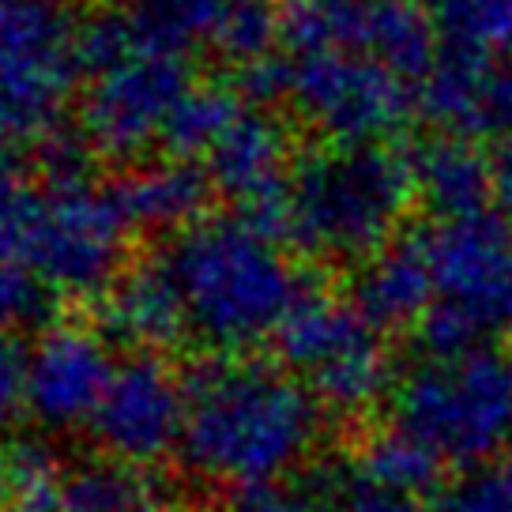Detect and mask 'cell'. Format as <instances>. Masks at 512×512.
<instances>
[{"label": "cell", "mask_w": 512, "mask_h": 512, "mask_svg": "<svg viewBox=\"0 0 512 512\" xmlns=\"http://www.w3.org/2000/svg\"><path fill=\"white\" fill-rule=\"evenodd\" d=\"M185 464L219 486L283 482L320 437V400L290 369L238 354L211 358L185 381Z\"/></svg>", "instance_id": "6da1fadb"}, {"label": "cell", "mask_w": 512, "mask_h": 512, "mask_svg": "<svg viewBox=\"0 0 512 512\" xmlns=\"http://www.w3.org/2000/svg\"><path fill=\"white\" fill-rule=\"evenodd\" d=\"M170 268L185 298L189 332L219 354L275 339L313 287L268 226L245 215H215L181 230Z\"/></svg>", "instance_id": "7a4b0ae2"}, {"label": "cell", "mask_w": 512, "mask_h": 512, "mask_svg": "<svg viewBox=\"0 0 512 512\" xmlns=\"http://www.w3.org/2000/svg\"><path fill=\"white\" fill-rule=\"evenodd\" d=\"M418 196L411 159L381 144L317 147L294 162L283 234L320 260H369Z\"/></svg>", "instance_id": "3957f363"}, {"label": "cell", "mask_w": 512, "mask_h": 512, "mask_svg": "<svg viewBox=\"0 0 512 512\" xmlns=\"http://www.w3.org/2000/svg\"><path fill=\"white\" fill-rule=\"evenodd\" d=\"M80 61L91 76L83 132L102 159L132 162L162 144L177 102L196 87L189 53L155 42L136 8L110 12L80 31Z\"/></svg>", "instance_id": "277c9868"}, {"label": "cell", "mask_w": 512, "mask_h": 512, "mask_svg": "<svg viewBox=\"0 0 512 512\" xmlns=\"http://www.w3.org/2000/svg\"><path fill=\"white\" fill-rule=\"evenodd\" d=\"M128 215L113 189L87 177L49 181L27 189L0 215V245L31 268L57 294H102L125 272Z\"/></svg>", "instance_id": "5b68a950"}, {"label": "cell", "mask_w": 512, "mask_h": 512, "mask_svg": "<svg viewBox=\"0 0 512 512\" xmlns=\"http://www.w3.org/2000/svg\"><path fill=\"white\" fill-rule=\"evenodd\" d=\"M392 418L441 464L482 467L512 441V358L494 347L426 354L392 388Z\"/></svg>", "instance_id": "8992f818"}, {"label": "cell", "mask_w": 512, "mask_h": 512, "mask_svg": "<svg viewBox=\"0 0 512 512\" xmlns=\"http://www.w3.org/2000/svg\"><path fill=\"white\" fill-rule=\"evenodd\" d=\"M275 347L290 373H298L320 407L358 415L388 392V347L381 328L358 309L309 287L279 328Z\"/></svg>", "instance_id": "52a82bcc"}, {"label": "cell", "mask_w": 512, "mask_h": 512, "mask_svg": "<svg viewBox=\"0 0 512 512\" xmlns=\"http://www.w3.org/2000/svg\"><path fill=\"white\" fill-rule=\"evenodd\" d=\"M309 128L332 144H377L411 121V80L373 53H287V95Z\"/></svg>", "instance_id": "ba28073f"}, {"label": "cell", "mask_w": 512, "mask_h": 512, "mask_svg": "<svg viewBox=\"0 0 512 512\" xmlns=\"http://www.w3.org/2000/svg\"><path fill=\"white\" fill-rule=\"evenodd\" d=\"M80 68V31L57 0L0 12V140L49 136Z\"/></svg>", "instance_id": "9c48e42d"}, {"label": "cell", "mask_w": 512, "mask_h": 512, "mask_svg": "<svg viewBox=\"0 0 512 512\" xmlns=\"http://www.w3.org/2000/svg\"><path fill=\"white\" fill-rule=\"evenodd\" d=\"M433 305L486 343L512 324V226L490 211L452 215L430 230Z\"/></svg>", "instance_id": "30bf717a"}, {"label": "cell", "mask_w": 512, "mask_h": 512, "mask_svg": "<svg viewBox=\"0 0 512 512\" xmlns=\"http://www.w3.org/2000/svg\"><path fill=\"white\" fill-rule=\"evenodd\" d=\"M185 403V384L174 369L144 351L113 369L110 388L87 426L106 456L147 467L181 448Z\"/></svg>", "instance_id": "8fae6325"}, {"label": "cell", "mask_w": 512, "mask_h": 512, "mask_svg": "<svg viewBox=\"0 0 512 512\" xmlns=\"http://www.w3.org/2000/svg\"><path fill=\"white\" fill-rule=\"evenodd\" d=\"M290 170L294 162H290L287 132L256 102H249L230 121V128L208 151L211 185L230 204H238V215L268 226L272 234H283Z\"/></svg>", "instance_id": "7c38bea8"}, {"label": "cell", "mask_w": 512, "mask_h": 512, "mask_svg": "<svg viewBox=\"0 0 512 512\" xmlns=\"http://www.w3.org/2000/svg\"><path fill=\"white\" fill-rule=\"evenodd\" d=\"M113 369L98 332L57 324L27 351V411L46 430H76L95 418Z\"/></svg>", "instance_id": "4fadbf2b"}, {"label": "cell", "mask_w": 512, "mask_h": 512, "mask_svg": "<svg viewBox=\"0 0 512 512\" xmlns=\"http://www.w3.org/2000/svg\"><path fill=\"white\" fill-rule=\"evenodd\" d=\"M283 0H140L136 12L155 42L189 53L211 46L226 61L245 64L264 57L279 38Z\"/></svg>", "instance_id": "5bb4252c"}, {"label": "cell", "mask_w": 512, "mask_h": 512, "mask_svg": "<svg viewBox=\"0 0 512 512\" xmlns=\"http://www.w3.org/2000/svg\"><path fill=\"white\" fill-rule=\"evenodd\" d=\"M102 328L136 351L174 347L189 332L185 298L166 256L128 268L102 290Z\"/></svg>", "instance_id": "9a60e30c"}, {"label": "cell", "mask_w": 512, "mask_h": 512, "mask_svg": "<svg viewBox=\"0 0 512 512\" xmlns=\"http://www.w3.org/2000/svg\"><path fill=\"white\" fill-rule=\"evenodd\" d=\"M437 298L430 260V230H403L384 249L362 260L354 283V305L377 328H411L430 313Z\"/></svg>", "instance_id": "2e32d148"}, {"label": "cell", "mask_w": 512, "mask_h": 512, "mask_svg": "<svg viewBox=\"0 0 512 512\" xmlns=\"http://www.w3.org/2000/svg\"><path fill=\"white\" fill-rule=\"evenodd\" d=\"M121 211L132 226L147 230H189L192 223L208 219L211 174L192 159H159L128 170L117 185H110Z\"/></svg>", "instance_id": "e0dca14e"}, {"label": "cell", "mask_w": 512, "mask_h": 512, "mask_svg": "<svg viewBox=\"0 0 512 512\" xmlns=\"http://www.w3.org/2000/svg\"><path fill=\"white\" fill-rule=\"evenodd\" d=\"M411 170L426 208L441 211L445 219L486 211V200L494 196V162L460 132L426 140L411 155Z\"/></svg>", "instance_id": "ac0fdd59"}, {"label": "cell", "mask_w": 512, "mask_h": 512, "mask_svg": "<svg viewBox=\"0 0 512 512\" xmlns=\"http://www.w3.org/2000/svg\"><path fill=\"white\" fill-rule=\"evenodd\" d=\"M369 12L373 0H283L279 38L287 53H320V49L369 53Z\"/></svg>", "instance_id": "d6986e66"}, {"label": "cell", "mask_w": 512, "mask_h": 512, "mask_svg": "<svg viewBox=\"0 0 512 512\" xmlns=\"http://www.w3.org/2000/svg\"><path fill=\"white\" fill-rule=\"evenodd\" d=\"M61 512H162L159 486L147 479L144 467L106 456L64 475Z\"/></svg>", "instance_id": "ffe728a7"}, {"label": "cell", "mask_w": 512, "mask_h": 512, "mask_svg": "<svg viewBox=\"0 0 512 512\" xmlns=\"http://www.w3.org/2000/svg\"><path fill=\"white\" fill-rule=\"evenodd\" d=\"M245 106H249V98L241 95L238 87H192L189 95L177 102L174 117L166 121V132H162L166 155H177V159L208 155Z\"/></svg>", "instance_id": "44dd1931"}, {"label": "cell", "mask_w": 512, "mask_h": 512, "mask_svg": "<svg viewBox=\"0 0 512 512\" xmlns=\"http://www.w3.org/2000/svg\"><path fill=\"white\" fill-rule=\"evenodd\" d=\"M64 471L42 441H16L4 456L0 512H61Z\"/></svg>", "instance_id": "7402d4cb"}, {"label": "cell", "mask_w": 512, "mask_h": 512, "mask_svg": "<svg viewBox=\"0 0 512 512\" xmlns=\"http://www.w3.org/2000/svg\"><path fill=\"white\" fill-rule=\"evenodd\" d=\"M354 467L366 475V479L381 482V486H392V490H403V494H426L437 486V475H441V460L433 456L430 448L415 441L411 433L392 430L373 437L362 452Z\"/></svg>", "instance_id": "603a6c76"}, {"label": "cell", "mask_w": 512, "mask_h": 512, "mask_svg": "<svg viewBox=\"0 0 512 512\" xmlns=\"http://www.w3.org/2000/svg\"><path fill=\"white\" fill-rule=\"evenodd\" d=\"M448 42L479 53H512V0H426Z\"/></svg>", "instance_id": "cb8c5ba5"}, {"label": "cell", "mask_w": 512, "mask_h": 512, "mask_svg": "<svg viewBox=\"0 0 512 512\" xmlns=\"http://www.w3.org/2000/svg\"><path fill=\"white\" fill-rule=\"evenodd\" d=\"M313 490L320 494L324 509L332 512H426L415 494L366 479L358 467L328 475V486H313Z\"/></svg>", "instance_id": "d4e9b609"}, {"label": "cell", "mask_w": 512, "mask_h": 512, "mask_svg": "<svg viewBox=\"0 0 512 512\" xmlns=\"http://www.w3.org/2000/svg\"><path fill=\"white\" fill-rule=\"evenodd\" d=\"M433 512H512V467H471L441 490Z\"/></svg>", "instance_id": "484cf974"}, {"label": "cell", "mask_w": 512, "mask_h": 512, "mask_svg": "<svg viewBox=\"0 0 512 512\" xmlns=\"http://www.w3.org/2000/svg\"><path fill=\"white\" fill-rule=\"evenodd\" d=\"M49 287L19 260L12 249L0 245V332L12 324H27L46 313Z\"/></svg>", "instance_id": "4316f807"}, {"label": "cell", "mask_w": 512, "mask_h": 512, "mask_svg": "<svg viewBox=\"0 0 512 512\" xmlns=\"http://www.w3.org/2000/svg\"><path fill=\"white\" fill-rule=\"evenodd\" d=\"M471 140L479 136H497V140H512V68L490 64L486 83H482L479 106H475V121H471Z\"/></svg>", "instance_id": "83f0119b"}, {"label": "cell", "mask_w": 512, "mask_h": 512, "mask_svg": "<svg viewBox=\"0 0 512 512\" xmlns=\"http://www.w3.org/2000/svg\"><path fill=\"white\" fill-rule=\"evenodd\" d=\"M230 512H324V501L313 486H287V482H264L238 490Z\"/></svg>", "instance_id": "f1b7e54d"}, {"label": "cell", "mask_w": 512, "mask_h": 512, "mask_svg": "<svg viewBox=\"0 0 512 512\" xmlns=\"http://www.w3.org/2000/svg\"><path fill=\"white\" fill-rule=\"evenodd\" d=\"M27 411V351L0 332V426Z\"/></svg>", "instance_id": "f546056e"}, {"label": "cell", "mask_w": 512, "mask_h": 512, "mask_svg": "<svg viewBox=\"0 0 512 512\" xmlns=\"http://www.w3.org/2000/svg\"><path fill=\"white\" fill-rule=\"evenodd\" d=\"M27 189H31L27 185V162L16 155V144L0 140V215L12 208Z\"/></svg>", "instance_id": "4dcf8cb0"}, {"label": "cell", "mask_w": 512, "mask_h": 512, "mask_svg": "<svg viewBox=\"0 0 512 512\" xmlns=\"http://www.w3.org/2000/svg\"><path fill=\"white\" fill-rule=\"evenodd\" d=\"M494 200L505 211V223L512 226V140L494 159Z\"/></svg>", "instance_id": "1f68e13d"}, {"label": "cell", "mask_w": 512, "mask_h": 512, "mask_svg": "<svg viewBox=\"0 0 512 512\" xmlns=\"http://www.w3.org/2000/svg\"><path fill=\"white\" fill-rule=\"evenodd\" d=\"M27 4H46V0H0V12H12V8H27Z\"/></svg>", "instance_id": "d6a6232c"}, {"label": "cell", "mask_w": 512, "mask_h": 512, "mask_svg": "<svg viewBox=\"0 0 512 512\" xmlns=\"http://www.w3.org/2000/svg\"><path fill=\"white\" fill-rule=\"evenodd\" d=\"M4 456H8V452H4V448H0V479H4Z\"/></svg>", "instance_id": "836d02e7"}, {"label": "cell", "mask_w": 512, "mask_h": 512, "mask_svg": "<svg viewBox=\"0 0 512 512\" xmlns=\"http://www.w3.org/2000/svg\"><path fill=\"white\" fill-rule=\"evenodd\" d=\"M162 512H166V509H162Z\"/></svg>", "instance_id": "e575fe53"}, {"label": "cell", "mask_w": 512, "mask_h": 512, "mask_svg": "<svg viewBox=\"0 0 512 512\" xmlns=\"http://www.w3.org/2000/svg\"><path fill=\"white\" fill-rule=\"evenodd\" d=\"M509 467H512V464H509Z\"/></svg>", "instance_id": "d590c367"}]
</instances>
